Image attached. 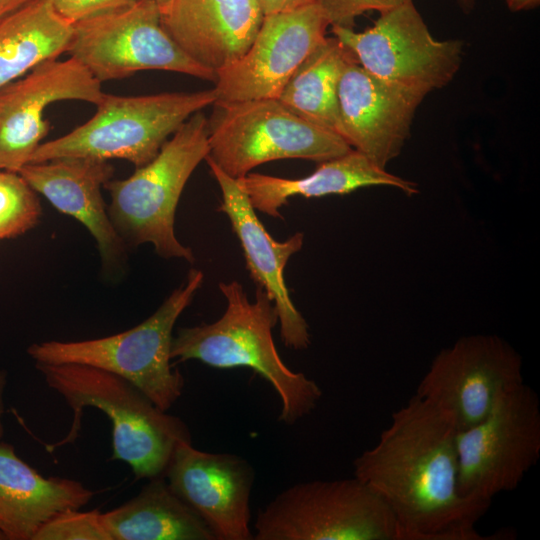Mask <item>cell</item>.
<instances>
[{
    "label": "cell",
    "mask_w": 540,
    "mask_h": 540,
    "mask_svg": "<svg viewBox=\"0 0 540 540\" xmlns=\"http://www.w3.org/2000/svg\"><path fill=\"white\" fill-rule=\"evenodd\" d=\"M67 53L100 83L142 70L217 79L216 73L194 62L168 35L154 0H138L74 23Z\"/></svg>",
    "instance_id": "obj_10"
},
{
    "label": "cell",
    "mask_w": 540,
    "mask_h": 540,
    "mask_svg": "<svg viewBox=\"0 0 540 540\" xmlns=\"http://www.w3.org/2000/svg\"><path fill=\"white\" fill-rule=\"evenodd\" d=\"M138 0H51L55 10L71 23L118 10Z\"/></svg>",
    "instance_id": "obj_28"
},
{
    "label": "cell",
    "mask_w": 540,
    "mask_h": 540,
    "mask_svg": "<svg viewBox=\"0 0 540 540\" xmlns=\"http://www.w3.org/2000/svg\"><path fill=\"white\" fill-rule=\"evenodd\" d=\"M156 2V4L158 5L160 11H161V14L164 13L168 7L170 6L171 2L173 0H154Z\"/></svg>",
    "instance_id": "obj_34"
},
{
    "label": "cell",
    "mask_w": 540,
    "mask_h": 540,
    "mask_svg": "<svg viewBox=\"0 0 540 540\" xmlns=\"http://www.w3.org/2000/svg\"><path fill=\"white\" fill-rule=\"evenodd\" d=\"M209 124L202 111L190 116L147 164L104 188L110 220L126 246L153 245L162 258L195 261L175 235V213L193 171L209 155Z\"/></svg>",
    "instance_id": "obj_4"
},
{
    "label": "cell",
    "mask_w": 540,
    "mask_h": 540,
    "mask_svg": "<svg viewBox=\"0 0 540 540\" xmlns=\"http://www.w3.org/2000/svg\"><path fill=\"white\" fill-rule=\"evenodd\" d=\"M114 169L105 160L67 157L27 163L18 172L58 211L77 219L96 241L103 269L117 274L126 262V244L115 230L102 196Z\"/></svg>",
    "instance_id": "obj_18"
},
{
    "label": "cell",
    "mask_w": 540,
    "mask_h": 540,
    "mask_svg": "<svg viewBox=\"0 0 540 540\" xmlns=\"http://www.w3.org/2000/svg\"><path fill=\"white\" fill-rule=\"evenodd\" d=\"M226 299L223 315L213 323L183 327L173 336L171 359L198 360L218 369L246 367L268 381L281 400L279 421L292 425L310 414L322 390L301 372L292 371L281 359L272 330L278 323L274 303L257 287L250 301L243 286L233 280L220 282Z\"/></svg>",
    "instance_id": "obj_2"
},
{
    "label": "cell",
    "mask_w": 540,
    "mask_h": 540,
    "mask_svg": "<svg viewBox=\"0 0 540 540\" xmlns=\"http://www.w3.org/2000/svg\"><path fill=\"white\" fill-rule=\"evenodd\" d=\"M203 280L202 271L191 269L150 317L129 330L82 341L34 343L27 353L35 363H77L119 375L167 411L184 388L183 375L170 363L173 329Z\"/></svg>",
    "instance_id": "obj_5"
},
{
    "label": "cell",
    "mask_w": 540,
    "mask_h": 540,
    "mask_svg": "<svg viewBox=\"0 0 540 540\" xmlns=\"http://www.w3.org/2000/svg\"><path fill=\"white\" fill-rule=\"evenodd\" d=\"M73 23L51 0H35L0 22V90L67 52Z\"/></svg>",
    "instance_id": "obj_23"
},
{
    "label": "cell",
    "mask_w": 540,
    "mask_h": 540,
    "mask_svg": "<svg viewBox=\"0 0 540 540\" xmlns=\"http://www.w3.org/2000/svg\"><path fill=\"white\" fill-rule=\"evenodd\" d=\"M456 435L452 421L415 394L354 460V476L393 512L399 540L488 539L475 528L488 508L458 492Z\"/></svg>",
    "instance_id": "obj_1"
},
{
    "label": "cell",
    "mask_w": 540,
    "mask_h": 540,
    "mask_svg": "<svg viewBox=\"0 0 540 540\" xmlns=\"http://www.w3.org/2000/svg\"><path fill=\"white\" fill-rule=\"evenodd\" d=\"M40 217L36 192L18 172L0 169V240L24 234Z\"/></svg>",
    "instance_id": "obj_25"
},
{
    "label": "cell",
    "mask_w": 540,
    "mask_h": 540,
    "mask_svg": "<svg viewBox=\"0 0 540 540\" xmlns=\"http://www.w3.org/2000/svg\"><path fill=\"white\" fill-rule=\"evenodd\" d=\"M413 0H315L329 26L353 28L355 19L368 11L379 13Z\"/></svg>",
    "instance_id": "obj_27"
},
{
    "label": "cell",
    "mask_w": 540,
    "mask_h": 540,
    "mask_svg": "<svg viewBox=\"0 0 540 540\" xmlns=\"http://www.w3.org/2000/svg\"><path fill=\"white\" fill-rule=\"evenodd\" d=\"M5 539L3 532L0 530V540Z\"/></svg>",
    "instance_id": "obj_35"
},
{
    "label": "cell",
    "mask_w": 540,
    "mask_h": 540,
    "mask_svg": "<svg viewBox=\"0 0 540 540\" xmlns=\"http://www.w3.org/2000/svg\"><path fill=\"white\" fill-rule=\"evenodd\" d=\"M35 0H0V22Z\"/></svg>",
    "instance_id": "obj_30"
},
{
    "label": "cell",
    "mask_w": 540,
    "mask_h": 540,
    "mask_svg": "<svg viewBox=\"0 0 540 540\" xmlns=\"http://www.w3.org/2000/svg\"><path fill=\"white\" fill-rule=\"evenodd\" d=\"M523 382L520 354L497 335L477 334L441 350L415 394L461 432L484 420L503 394Z\"/></svg>",
    "instance_id": "obj_12"
},
{
    "label": "cell",
    "mask_w": 540,
    "mask_h": 540,
    "mask_svg": "<svg viewBox=\"0 0 540 540\" xmlns=\"http://www.w3.org/2000/svg\"><path fill=\"white\" fill-rule=\"evenodd\" d=\"M331 31L367 72L424 96L448 85L462 63L463 43L435 39L413 1L379 13L364 31Z\"/></svg>",
    "instance_id": "obj_11"
},
{
    "label": "cell",
    "mask_w": 540,
    "mask_h": 540,
    "mask_svg": "<svg viewBox=\"0 0 540 540\" xmlns=\"http://www.w3.org/2000/svg\"><path fill=\"white\" fill-rule=\"evenodd\" d=\"M263 17L257 0H173L161 22L188 57L217 75L248 50Z\"/></svg>",
    "instance_id": "obj_19"
},
{
    "label": "cell",
    "mask_w": 540,
    "mask_h": 540,
    "mask_svg": "<svg viewBox=\"0 0 540 540\" xmlns=\"http://www.w3.org/2000/svg\"><path fill=\"white\" fill-rule=\"evenodd\" d=\"M209 124V157L238 179L274 160L324 162L352 148L337 133L304 120L278 99L214 103Z\"/></svg>",
    "instance_id": "obj_7"
},
{
    "label": "cell",
    "mask_w": 540,
    "mask_h": 540,
    "mask_svg": "<svg viewBox=\"0 0 540 540\" xmlns=\"http://www.w3.org/2000/svg\"><path fill=\"white\" fill-rule=\"evenodd\" d=\"M221 191L218 211L224 213L237 236L251 279L274 303L285 346L303 350L310 345L308 324L290 298L284 269L301 250L304 234L296 232L284 241L275 240L258 218L247 193L237 179L227 175L209 157L205 158Z\"/></svg>",
    "instance_id": "obj_17"
},
{
    "label": "cell",
    "mask_w": 540,
    "mask_h": 540,
    "mask_svg": "<svg viewBox=\"0 0 540 540\" xmlns=\"http://www.w3.org/2000/svg\"><path fill=\"white\" fill-rule=\"evenodd\" d=\"M149 480L136 496L101 513L111 540H215L164 475Z\"/></svg>",
    "instance_id": "obj_22"
},
{
    "label": "cell",
    "mask_w": 540,
    "mask_h": 540,
    "mask_svg": "<svg viewBox=\"0 0 540 540\" xmlns=\"http://www.w3.org/2000/svg\"><path fill=\"white\" fill-rule=\"evenodd\" d=\"M32 540H111L98 509L62 512L36 532Z\"/></svg>",
    "instance_id": "obj_26"
},
{
    "label": "cell",
    "mask_w": 540,
    "mask_h": 540,
    "mask_svg": "<svg viewBox=\"0 0 540 540\" xmlns=\"http://www.w3.org/2000/svg\"><path fill=\"white\" fill-rule=\"evenodd\" d=\"M476 0H456L457 4L464 13H470L473 11Z\"/></svg>",
    "instance_id": "obj_33"
},
{
    "label": "cell",
    "mask_w": 540,
    "mask_h": 540,
    "mask_svg": "<svg viewBox=\"0 0 540 540\" xmlns=\"http://www.w3.org/2000/svg\"><path fill=\"white\" fill-rule=\"evenodd\" d=\"M254 540H399L387 503L355 476L295 484L259 511Z\"/></svg>",
    "instance_id": "obj_8"
},
{
    "label": "cell",
    "mask_w": 540,
    "mask_h": 540,
    "mask_svg": "<svg viewBox=\"0 0 540 540\" xmlns=\"http://www.w3.org/2000/svg\"><path fill=\"white\" fill-rule=\"evenodd\" d=\"M48 387L73 412L69 433L47 445L50 452L74 442L87 407L104 412L112 424V459L126 462L136 479L164 475L176 446L191 441L187 425L159 409L140 389L109 371L77 363H35Z\"/></svg>",
    "instance_id": "obj_3"
},
{
    "label": "cell",
    "mask_w": 540,
    "mask_h": 540,
    "mask_svg": "<svg viewBox=\"0 0 540 540\" xmlns=\"http://www.w3.org/2000/svg\"><path fill=\"white\" fill-rule=\"evenodd\" d=\"M510 11L518 12L534 9L540 4V0H505Z\"/></svg>",
    "instance_id": "obj_31"
},
{
    "label": "cell",
    "mask_w": 540,
    "mask_h": 540,
    "mask_svg": "<svg viewBox=\"0 0 540 540\" xmlns=\"http://www.w3.org/2000/svg\"><path fill=\"white\" fill-rule=\"evenodd\" d=\"M352 59L336 37L326 36L296 69L278 100L304 120L340 135L338 87Z\"/></svg>",
    "instance_id": "obj_24"
},
{
    "label": "cell",
    "mask_w": 540,
    "mask_h": 540,
    "mask_svg": "<svg viewBox=\"0 0 540 540\" xmlns=\"http://www.w3.org/2000/svg\"><path fill=\"white\" fill-rule=\"evenodd\" d=\"M424 98L372 75L352 59L338 87L340 136L352 149L386 168L401 153Z\"/></svg>",
    "instance_id": "obj_16"
},
{
    "label": "cell",
    "mask_w": 540,
    "mask_h": 540,
    "mask_svg": "<svg viewBox=\"0 0 540 540\" xmlns=\"http://www.w3.org/2000/svg\"><path fill=\"white\" fill-rule=\"evenodd\" d=\"M101 84L73 58L41 63L0 90V169L19 172L50 130L44 118L54 102L80 100L97 105Z\"/></svg>",
    "instance_id": "obj_14"
},
{
    "label": "cell",
    "mask_w": 540,
    "mask_h": 540,
    "mask_svg": "<svg viewBox=\"0 0 540 540\" xmlns=\"http://www.w3.org/2000/svg\"><path fill=\"white\" fill-rule=\"evenodd\" d=\"M254 470L242 457L210 453L180 442L164 477L171 490L207 525L215 540H251Z\"/></svg>",
    "instance_id": "obj_15"
},
{
    "label": "cell",
    "mask_w": 540,
    "mask_h": 540,
    "mask_svg": "<svg viewBox=\"0 0 540 540\" xmlns=\"http://www.w3.org/2000/svg\"><path fill=\"white\" fill-rule=\"evenodd\" d=\"M7 385V374L6 371L0 370V440L4 436V426L2 422V417L4 414V391Z\"/></svg>",
    "instance_id": "obj_32"
},
{
    "label": "cell",
    "mask_w": 540,
    "mask_h": 540,
    "mask_svg": "<svg viewBox=\"0 0 540 540\" xmlns=\"http://www.w3.org/2000/svg\"><path fill=\"white\" fill-rule=\"evenodd\" d=\"M95 493L81 482L44 477L0 441V530L7 540H32L54 516L81 509Z\"/></svg>",
    "instance_id": "obj_20"
},
{
    "label": "cell",
    "mask_w": 540,
    "mask_h": 540,
    "mask_svg": "<svg viewBox=\"0 0 540 540\" xmlns=\"http://www.w3.org/2000/svg\"><path fill=\"white\" fill-rule=\"evenodd\" d=\"M255 210L280 218V209L293 196L317 198L343 195L370 186H391L407 195L418 192L417 185L393 175L362 153L351 149L346 154L320 162L314 172L296 179L248 173L237 179Z\"/></svg>",
    "instance_id": "obj_21"
},
{
    "label": "cell",
    "mask_w": 540,
    "mask_h": 540,
    "mask_svg": "<svg viewBox=\"0 0 540 540\" xmlns=\"http://www.w3.org/2000/svg\"><path fill=\"white\" fill-rule=\"evenodd\" d=\"M458 492L489 508L512 491L540 457V402L524 382L503 394L480 423L457 432Z\"/></svg>",
    "instance_id": "obj_9"
},
{
    "label": "cell",
    "mask_w": 540,
    "mask_h": 540,
    "mask_svg": "<svg viewBox=\"0 0 540 540\" xmlns=\"http://www.w3.org/2000/svg\"><path fill=\"white\" fill-rule=\"evenodd\" d=\"M264 15L290 11L315 2V0H257Z\"/></svg>",
    "instance_id": "obj_29"
},
{
    "label": "cell",
    "mask_w": 540,
    "mask_h": 540,
    "mask_svg": "<svg viewBox=\"0 0 540 540\" xmlns=\"http://www.w3.org/2000/svg\"><path fill=\"white\" fill-rule=\"evenodd\" d=\"M216 101L214 88L142 96L104 93L88 121L61 137L41 143L29 163L83 157L123 159L139 168L158 154L190 116Z\"/></svg>",
    "instance_id": "obj_6"
},
{
    "label": "cell",
    "mask_w": 540,
    "mask_h": 540,
    "mask_svg": "<svg viewBox=\"0 0 540 540\" xmlns=\"http://www.w3.org/2000/svg\"><path fill=\"white\" fill-rule=\"evenodd\" d=\"M328 26L316 2L264 15L248 50L217 72L215 103L278 99L299 65L324 40Z\"/></svg>",
    "instance_id": "obj_13"
}]
</instances>
